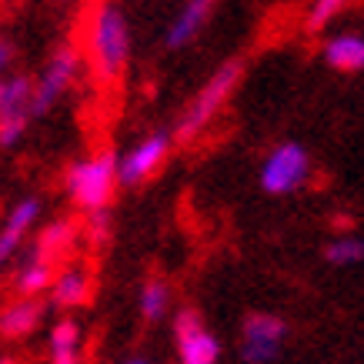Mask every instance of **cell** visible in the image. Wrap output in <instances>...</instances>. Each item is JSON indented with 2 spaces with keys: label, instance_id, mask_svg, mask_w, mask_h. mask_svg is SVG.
<instances>
[{
  "label": "cell",
  "instance_id": "17",
  "mask_svg": "<svg viewBox=\"0 0 364 364\" xmlns=\"http://www.w3.org/2000/svg\"><path fill=\"white\" fill-rule=\"evenodd\" d=\"M74 237H77V228L70 221H54L47 231H41L37 244H33V251L44 257L47 264H57V261H64V254L74 247Z\"/></svg>",
  "mask_w": 364,
  "mask_h": 364
},
{
  "label": "cell",
  "instance_id": "9",
  "mask_svg": "<svg viewBox=\"0 0 364 364\" xmlns=\"http://www.w3.org/2000/svg\"><path fill=\"white\" fill-rule=\"evenodd\" d=\"M287 334V324L277 314H267V311H254L244 318L241 328V358L247 364H267L281 351Z\"/></svg>",
  "mask_w": 364,
  "mask_h": 364
},
{
  "label": "cell",
  "instance_id": "5",
  "mask_svg": "<svg viewBox=\"0 0 364 364\" xmlns=\"http://www.w3.org/2000/svg\"><path fill=\"white\" fill-rule=\"evenodd\" d=\"M33 121V80L27 74L0 77V147L21 144Z\"/></svg>",
  "mask_w": 364,
  "mask_h": 364
},
{
  "label": "cell",
  "instance_id": "16",
  "mask_svg": "<svg viewBox=\"0 0 364 364\" xmlns=\"http://www.w3.org/2000/svg\"><path fill=\"white\" fill-rule=\"evenodd\" d=\"M324 60L341 70V74H354L364 67V37L361 33H334L331 41H324Z\"/></svg>",
  "mask_w": 364,
  "mask_h": 364
},
{
  "label": "cell",
  "instance_id": "6",
  "mask_svg": "<svg viewBox=\"0 0 364 364\" xmlns=\"http://www.w3.org/2000/svg\"><path fill=\"white\" fill-rule=\"evenodd\" d=\"M171 134L154 131L144 141H137L127 154L117 161V188H141L147 181H154L164 171L167 157H171Z\"/></svg>",
  "mask_w": 364,
  "mask_h": 364
},
{
  "label": "cell",
  "instance_id": "24",
  "mask_svg": "<svg viewBox=\"0 0 364 364\" xmlns=\"http://www.w3.org/2000/svg\"><path fill=\"white\" fill-rule=\"evenodd\" d=\"M0 364H17V361L14 358H0Z\"/></svg>",
  "mask_w": 364,
  "mask_h": 364
},
{
  "label": "cell",
  "instance_id": "11",
  "mask_svg": "<svg viewBox=\"0 0 364 364\" xmlns=\"http://www.w3.org/2000/svg\"><path fill=\"white\" fill-rule=\"evenodd\" d=\"M47 291L57 308H84L94 298V274L84 264L64 267V271H54V281Z\"/></svg>",
  "mask_w": 364,
  "mask_h": 364
},
{
  "label": "cell",
  "instance_id": "20",
  "mask_svg": "<svg viewBox=\"0 0 364 364\" xmlns=\"http://www.w3.org/2000/svg\"><path fill=\"white\" fill-rule=\"evenodd\" d=\"M351 0H311L308 7V17H304V27L308 31H324L328 23L338 17V14L348 7Z\"/></svg>",
  "mask_w": 364,
  "mask_h": 364
},
{
  "label": "cell",
  "instance_id": "15",
  "mask_svg": "<svg viewBox=\"0 0 364 364\" xmlns=\"http://www.w3.org/2000/svg\"><path fill=\"white\" fill-rule=\"evenodd\" d=\"M47 351H50V364H80L84 361V331L77 321H57L47 338Z\"/></svg>",
  "mask_w": 364,
  "mask_h": 364
},
{
  "label": "cell",
  "instance_id": "1",
  "mask_svg": "<svg viewBox=\"0 0 364 364\" xmlns=\"http://www.w3.org/2000/svg\"><path fill=\"white\" fill-rule=\"evenodd\" d=\"M90 64H94V74L104 84H117L121 74L127 70V60H131V31H127V21H124L121 7L114 4H104L90 23Z\"/></svg>",
  "mask_w": 364,
  "mask_h": 364
},
{
  "label": "cell",
  "instance_id": "12",
  "mask_svg": "<svg viewBox=\"0 0 364 364\" xmlns=\"http://www.w3.org/2000/svg\"><path fill=\"white\" fill-rule=\"evenodd\" d=\"M44 301L41 298H14L0 308V334L11 338V341H21L27 334L37 331V324L44 318Z\"/></svg>",
  "mask_w": 364,
  "mask_h": 364
},
{
  "label": "cell",
  "instance_id": "13",
  "mask_svg": "<svg viewBox=\"0 0 364 364\" xmlns=\"http://www.w3.org/2000/svg\"><path fill=\"white\" fill-rule=\"evenodd\" d=\"M17 264H14V291H17V298H41L50 281H54V264H47L41 254L27 251L23 257H14Z\"/></svg>",
  "mask_w": 364,
  "mask_h": 364
},
{
  "label": "cell",
  "instance_id": "7",
  "mask_svg": "<svg viewBox=\"0 0 364 364\" xmlns=\"http://www.w3.org/2000/svg\"><path fill=\"white\" fill-rule=\"evenodd\" d=\"M80 70V57L74 47H60L50 60H47L44 74L33 80V117H44L67 90L74 87Z\"/></svg>",
  "mask_w": 364,
  "mask_h": 364
},
{
  "label": "cell",
  "instance_id": "10",
  "mask_svg": "<svg viewBox=\"0 0 364 364\" xmlns=\"http://www.w3.org/2000/svg\"><path fill=\"white\" fill-rule=\"evenodd\" d=\"M37 218H41V200L37 198H23L21 204H14V210L0 228V274L14 264V257H21L23 237L37 224Z\"/></svg>",
  "mask_w": 364,
  "mask_h": 364
},
{
  "label": "cell",
  "instance_id": "2",
  "mask_svg": "<svg viewBox=\"0 0 364 364\" xmlns=\"http://www.w3.org/2000/svg\"><path fill=\"white\" fill-rule=\"evenodd\" d=\"M241 74H244L241 60H228V64H221L210 74V80L194 94V100L181 114V121H177V141H184V144L194 141L208 124H214V117L228 107L231 94L241 84Z\"/></svg>",
  "mask_w": 364,
  "mask_h": 364
},
{
  "label": "cell",
  "instance_id": "22",
  "mask_svg": "<svg viewBox=\"0 0 364 364\" xmlns=\"http://www.w3.org/2000/svg\"><path fill=\"white\" fill-rule=\"evenodd\" d=\"M11 57H14V47L7 44V41H0V77H4V70L11 64Z\"/></svg>",
  "mask_w": 364,
  "mask_h": 364
},
{
  "label": "cell",
  "instance_id": "23",
  "mask_svg": "<svg viewBox=\"0 0 364 364\" xmlns=\"http://www.w3.org/2000/svg\"><path fill=\"white\" fill-rule=\"evenodd\" d=\"M127 364H151V361H144V358H134V361H127Z\"/></svg>",
  "mask_w": 364,
  "mask_h": 364
},
{
  "label": "cell",
  "instance_id": "18",
  "mask_svg": "<svg viewBox=\"0 0 364 364\" xmlns=\"http://www.w3.org/2000/svg\"><path fill=\"white\" fill-rule=\"evenodd\" d=\"M141 318L144 321H164L171 314V287L161 281V277H151L144 281L141 287Z\"/></svg>",
  "mask_w": 364,
  "mask_h": 364
},
{
  "label": "cell",
  "instance_id": "14",
  "mask_svg": "<svg viewBox=\"0 0 364 364\" xmlns=\"http://www.w3.org/2000/svg\"><path fill=\"white\" fill-rule=\"evenodd\" d=\"M214 4H218V0H188L184 11L177 14L174 23H171V31H167V47H174L177 50V47L191 44V41L204 31L208 17L214 14Z\"/></svg>",
  "mask_w": 364,
  "mask_h": 364
},
{
  "label": "cell",
  "instance_id": "3",
  "mask_svg": "<svg viewBox=\"0 0 364 364\" xmlns=\"http://www.w3.org/2000/svg\"><path fill=\"white\" fill-rule=\"evenodd\" d=\"M64 188L80 210H87V214L104 210L117 191V157L104 151V154L74 161L64 174Z\"/></svg>",
  "mask_w": 364,
  "mask_h": 364
},
{
  "label": "cell",
  "instance_id": "19",
  "mask_svg": "<svg viewBox=\"0 0 364 364\" xmlns=\"http://www.w3.org/2000/svg\"><path fill=\"white\" fill-rule=\"evenodd\" d=\"M361 254H364L361 237L344 234V237H334V241L324 247V261L334 267H351V264H361Z\"/></svg>",
  "mask_w": 364,
  "mask_h": 364
},
{
  "label": "cell",
  "instance_id": "4",
  "mask_svg": "<svg viewBox=\"0 0 364 364\" xmlns=\"http://www.w3.org/2000/svg\"><path fill=\"white\" fill-rule=\"evenodd\" d=\"M311 181V154L301 144H277L261 164V188L267 194H294Z\"/></svg>",
  "mask_w": 364,
  "mask_h": 364
},
{
  "label": "cell",
  "instance_id": "8",
  "mask_svg": "<svg viewBox=\"0 0 364 364\" xmlns=\"http://www.w3.org/2000/svg\"><path fill=\"white\" fill-rule=\"evenodd\" d=\"M174 338L181 364H218L221 361V341L208 331L194 308H181L174 314Z\"/></svg>",
  "mask_w": 364,
  "mask_h": 364
},
{
  "label": "cell",
  "instance_id": "21",
  "mask_svg": "<svg viewBox=\"0 0 364 364\" xmlns=\"http://www.w3.org/2000/svg\"><path fill=\"white\" fill-rule=\"evenodd\" d=\"M87 237L94 244H104L107 237H111V210H107V208H104V210H94V214H90Z\"/></svg>",
  "mask_w": 364,
  "mask_h": 364
}]
</instances>
